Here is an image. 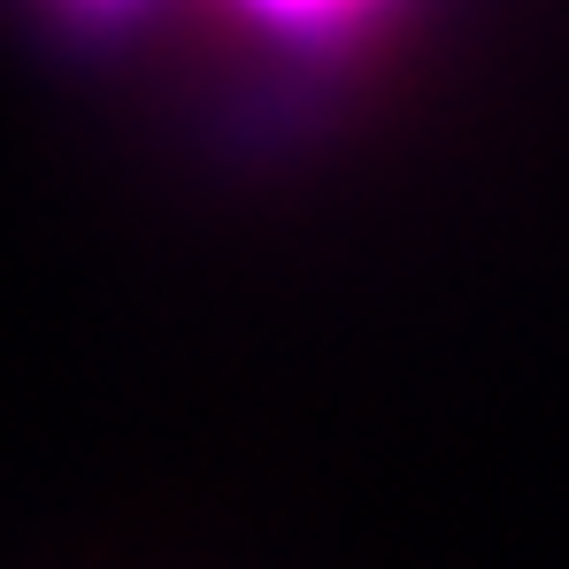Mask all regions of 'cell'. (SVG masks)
I'll use <instances>...</instances> for the list:
<instances>
[{"label": "cell", "instance_id": "1", "mask_svg": "<svg viewBox=\"0 0 569 569\" xmlns=\"http://www.w3.org/2000/svg\"><path fill=\"white\" fill-rule=\"evenodd\" d=\"M247 8H262V16H278V23H339V16H355V8H370V0H247Z\"/></svg>", "mask_w": 569, "mask_h": 569}, {"label": "cell", "instance_id": "2", "mask_svg": "<svg viewBox=\"0 0 569 569\" xmlns=\"http://www.w3.org/2000/svg\"><path fill=\"white\" fill-rule=\"evenodd\" d=\"M86 8H116V0H86Z\"/></svg>", "mask_w": 569, "mask_h": 569}]
</instances>
